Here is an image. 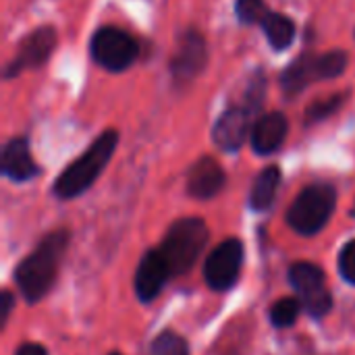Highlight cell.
Returning <instances> with one entry per match:
<instances>
[{"instance_id": "1", "label": "cell", "mask_w": 355, "mask_h": 355, "mask_svg": "<svg viewBox=\"0 0 355 355\" xmlns=\"http://www.w3.org/2000/svg\"><path fill=\"white\" fill-rule=\"evenodd\" d=\"M69 245V233L64 229L46 235L40 245L15 268V283L29 304L40 302L54 285L60 260Z\"/></svg>"}, {"instance_id": "2", "label": "cell", "mask_w": 355, "mask_h": 355, "mask_svg": "<svg viewBox=\"0 0 355 355\" xmlns=\"http://www.w3.org/2000/svg\"><path fill=\"white\" fill-rule=\"evenodd\" d=\"M119 144V133L114 129L104 131L75 162H71L54 183V193L60 200H71L87 191L100 177L108 160L112 158Z\"/></svg>"}, {"instance_id": "3", "label": "cell", "mask_w": 355, "mask_h": 355, "mask_svg": "<svg viewBox=\"0 0 355 355\" xmlns=\"http://www.w3.org/2000/svg\"><path fill=\"white\" fill-rule=\"evenodd\" d=\"M206 241H208V229L202 218L191 216L173 223L164 235L162 245L158 248L171 270V277L185 275L196 264Z\"/></svg>"}, {"instance_id": "4", "label": "cell", "mask_w": 355, "mask_h": 355, "mask_svg": "<svg viewBox=\"0 0 355 355\" xmlns=\"http://www.w3.org/2000/svg\"><path fill=\"white\" fill-rule=\"evenodd\" d=\"M337 191L329 183L308 185L291 204L287 212V223L300 235H316L324 229L335 212Z\"/></svg>"}, {"instance_id": "5", "label": "cell", "mask_w": 355, "mask_h": 355, "mask_svg": "<svg viewBox=\"0 0 355 355\" xmlns=\"http://www.w3.org/2000/svg\"><path fill=\"white\" fill-rule=\"evenodd\" d=\"M137 52V42L116 27H100L92 37V56L108 71H125L133 64Z\"/></svg>"}, {"instance_id": "6", "label": "cell", "mask_w": 355, "mask_h": 355, "mask_svg": "<svg viewBox=\"0 0 355 355\" xmlns=\"http://www.w3.org/2000/svg\"><path fill=\"white\" fill-rule=\"evenodd\" d=\"M289 281L297 291L302 306L316 318H322L333 308V297L327 287L322 268L310 262H297L289 270Z\"/></svg>"}, {"instance_id": "7", "label": "cell", "mask_w": 355, "mask_h": 355, "mask_svg": "<svg viewBox=\"0 0 355 355\" xmlns=\"http://www.w3.org/2000/svg\"><path fill=\"white\" fill-rule=\"evenodd\" d=\"M241 266H243L241 241L239 239H227L206 260V266H204L206 283L214 291H227L239 281Z\"/></svg>"}, {"instance_id": "8", "label": "cell", "mask_w": 355, "mask_h": 355, "mask_svg": "<svg viewBox=\"0 0 355 355\" xmlns=\"http://www.w3.org/2000/svg\"><path fill=\"white\" fill-rule=\"evenodd\" d=\"M54 46H56V31H54V27L33 29L19 44L17 56H15V60L8 62L4 77H15V75H19L23 71H27V69L42 67L48 60V56L52 54Z\"/></svg>"}, {"instance_id": "9", "label": "cell", "mask_w": 355, "mask_h": 355, "mask_svg": "<svg viewBox=\"0 0 355 355\" xmlns=\"http://www.w3.org/2000/svg\"><path fill=\"white\" fill-rule=\"evenodd\" d=\"M206 40L200 31L189 29L181 35L177 52L171 60V71L173 77L179 83H187L191 81L198 73H202L204 64H206Z\"/></svg>"}, {"instance_id": "10", "label": "cell", "mask_w": 355, "mask_h": 355, "mask_svg": "<svg viewBox=\"0 0 355 355\" xmlns=\"http://www.w3.org/2000/svg\"><path fill=\"white\" fill-rule=\"evenodd\" d=\"M171 279V270L160 254V250H150L135 272V293L141 302H152Z\"/></svg>"}, {"instance_id": "11", "label": "cell", "mask_w": 355, "mask_h": 355, "mask_svg": "<svg viewBox=\"0 0 355 355\" xmlns=\"http://www.w3.org/2000/svg\"><path fill=\"white\" fill-rule=\"evenodd\" d=\"M250 116L252 112L245 106L229 108L214 125V144L225 152H237L248 139Z\"/></svg>"}, {"instance_id": "12", "label": "cell", "mask_w": 355, "mask_h": 355, "mask_svg": "<svg viewBox=\"0 0 355 355\" xmlns=\"http://www.w3.org/2000/svg\"><path fill=\"white\" fill-rule=\"evenodd\" d=\"M223 187H225V171L214 158L204 156L191 166L187 175L189 196H193L196 200H210Z\"/></svg>"}, {"instance_id": "13", "label": "cell", "mask_w": 355, "mask_h": 355, "mask_svg": "<svg viewBox=\"0 0 355 355\" xmlns=\"http://www.w3.org/2000/svg\"><path fill=\"white\" fill-rule=\"evenodd\" d=\"M289 131L287 116L281 112L264 114L252 131V148L258 154H272L281 148Z\"/></svg>"}, {"instance_id": "14", "label": "cell", "mask_w": 355, "mask_h": 355, "mask_svg": "<svg viewBox=\"0 0 355 355\" xmlns=\"http://www.w3.org/2000/svg\"><path fill=\"white\" fill-rule=\"evenodd\" d=\"M2 173L12 181H27L37 175V166L29 154V144L25 137L10 139L2 150Z\"/></svg>"}, {"instance_id": "15", "label": "cell", "mask_w": 355, "mask_h": 355, "mask_svg": "<svg viewBox=\"0 0 355 355\" xmlns=\"http://www.w3.org/2000/svg\"><path fill=\"white\" fill-rule=\"evenodd\" d=\"M316 79H320L318 56L306 52L287 67V71L281 75V85H283L287 96H297L300 92H304Z\"/></svg>"}, {"instance_id": "16", "label": "cell", "mask_w": 355, "mask_h": 355, "mask_svg": "<svg viewBox=\"0 0 355 355\" xmlns=\"http://www.w3.org/2000/svg\"><path fill=\"white\" fill-rule=\"evenodd\" d=\"M279 183H281V171L279 166H266L258 179L254 181V187H252V193H250V204L254 210H266L270 208V204L275 202V196H277V189H279Z\"/></svg>"}, {"instance_id": "17", "label": "cell", "mask_w": 355, "mask_h": 355, "mask_svg": "<svg viewBox=\"0 0 355 355\" xmlns=\"http://www.w3.org/2000/svg\"><path fill=\"white\" fill-rule=\"evenodd\" d=\"M262 29L266 31L268 42L277 50H283V48L291 46V42L295 40V23L287 15L270 12L266 17V21L262 23Z\"/></svg>"}, {"instance_id": "18", "label": "cell", "mask_w": 355, "mask_h": 355, "mask_svg": "<svg viewBox=\"0 0 355 355\" xmlns=\"http://www.w3.org/2000/svg\"><path fill=\"white\" fill-rule=\"evenodd\" d=\"M302 304L293 297H283L279 300L272 308H270V322L277 329H287L293 327V322L297 320L300 312H302Z\"/></svg>"}, {"instance_id": "19", "label": "cell", "mask_w": 355, "mask_h": 355, "mask_svg": "<svg viewBox=\"0 0 355 355\" xmlns=\"http://www.w3.org/2000/svg\"><path fill=\"white\" fill-rule=\"evenodd\" d=\"M150 355H189V345L181 335L173 331H164L154 339Z\"/></svg>"}, {"instance_id": "20", "label": "cell", "mask_w": 355, "mask_h": 355, "mask_svg": "<svg viewBox=\"0 0 355 355\" xmlns=\"http://www.w3.org/2000/svg\"><path fill=\"white\" fill-rule=\"evenodd\" d=\"M343 98H345V94H337V96H331V98H324V100L310 104L306 110V123H320V121L333 116L341 108Z\"/></svg>"}, {"instance_id": "21", "label": "cell", "mask_w": 355, "mask_h": 355, "mask_svg": "<svg viewBox=\"0 0 355 355\" xmlns=\"http://www.w3.org/2000/svg\"><path fill=\"white\" fill-rule=\"evenodd\" d=\"M272 10L264 0H237V17L250 25H262Z\"/></svg>"}, {"instance_id": "22", "label": "cell", "mask_w": 355, "mask_h": 355, "mask_svg": "<svg viewBox=\"0 0 355 355\" xmlns=\"http://www.w3.org/2000/svg\"><path fill=\"white\" fill-rule=\"evenodd\" d=\"M347 67V54L343 50H331L327 54L318 56V71L320 79H333L339 77Z\"/></svg>"}, {"instance_id": "23", "label": "cell", "mask_w": 355, "mask_h": 355, "mask_svg": "<svg viewBox=\"0 0 355 355\" xmlns=\"http://www.w3.org/2000/svg\"><path fill=\"white\" fill-rule=\"evenodd\" d=\"M264 89H266V79L264 75L258 71L252 79H250V85H248V92H245V108L250 112L258 110L262 106V100H264Z\"/></svg>"}, {"instance_id": "24", "label": "cell", "mask_w": 355, "mask_h": 355, "mask_svg": "<svg viewBox=\"0 0 355 355\" xmlns=\"http://www.w3.org/2000/svg\"><path fill=\"white\" fill-rule=\"evenodd\" d=\"M339 270L343 275V279L347 283L355 285V239L349 241L343 250H341V256H339Z\"/></svg>"}, {"instance_id": "25", "label": "cell", "mask_w": 355, "mask_h": 355, "mask_svg": "<svg viewBox=\"0 0 355 355\" xmlns=\"http://www.w3.org/2000/svg\"><path fill=\"white\" fill-rule=\"evenodd\" d=\"M12 304H15V297L10 291H2V302H0V310H2V316H0V324L4 327L6 320H8V314L12 310Z\"/></svg>"}, {"instance_id": "26", "label": "cell", "mask_w": 355, "mask_h": 355, "mask_svg": "<svg viewBox=\"0 0 355 355\" xmlns=\"http://www.w3.org/2000/svg\"><path fill=\"white\" fill-rule=\"evenodd\" d=\"M15 355H48V354H46V349H44L42 345H37V343H23V345L17 349V354Z\"/></svg>"}, {"instance_id": "27", "label": "cell", "mask_w": 355, "mask_h": 355, "mask_svg": "<svg viewBox=\"0 0 355 355\" xmlns=\"http://www.w3.org/2000/svg\"><path fill=\"white\" fill-rule=\"evenodd\" d=\"M110 355H121V354H110Z\"/></svg>"}, {"instance_id": "28", "label": "cell", "mask_w": 355, "mask_h": 355, "mask_svg": "<svg viewBox=\"0 0 355 355\" xmlns=\"http://www.w3.org/2000/svg\"><path fill=\"white\" fill-rule=\"evenodd\" d=\"M354 214H355V208H354Z\"/></svg>"}]
</instances>
